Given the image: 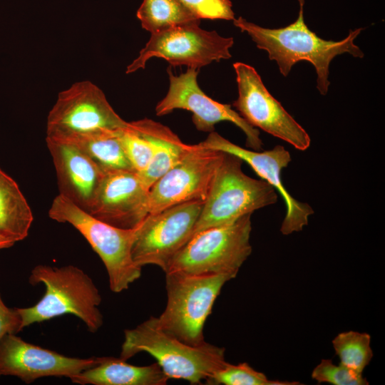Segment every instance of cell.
Masks as SVG:
<instances>
[{
	"label": "cell",
	"instance_id": "cell-28",
	"mask_svg": "<svg viewBox=\"0 0 385 385\" xmlns=\"http://www.w3.org/2000/svg\"><path fill=\"white\" fill-rule=\"evenodd\" d=\"M21 330V320L17 307H7L0 294V341L6 334H16Z\"/></svg>",
	"mask_w": 385,
	"mask_h": 385
},
{
	"label": "cell",
	"instance_id": "cell-3",
	"mask_svg": "<svg viewBox=\"0 0 385 385\" xmlns=\"http://www.w3.org/2000/svg\"><path fill=\"white\" fill-rule=\"evenodd\" d=\"M223 347L205 342L194 346L164 331L157 317H150L133 329L124 331L120 358L128 360L140 352L153 356L169 379L191 384L206 381L227 362Z\"/></svg>",
	"mask_w": 385,
	"mask_h": 385
},
{
	"label": "cell",
	"instance_id": "cell-18",
	"mask_svg": "<svg viewBox=\"0 0 385 385\" xmlns=\"http://www.w3.org/2000/svg\"><path fill=\"white\" fill-rule=\"evenodd\" d=\"M130 124L153 148V156L150 165L138 174L149 190L159 178L179 163L196 146L184 143L168 127L151 119L143 118Z\"/></svg>",
	"mask_w": 385,
	"mask_h": 385
},
{
	"label": "cell",
	"instance_id": "cell-15",
	"mask_svg": "<svg viewBox=\"0 0 385 385\" xmlns=\"http://www.w3.org/2000/svg\"><path fill=\"white\" fill-rule=\"evenodd\" d=\"M202 146L234 155L246 162L253 170L270 183L282 197L286 213L280 227L282 235L300 232L308 225L314 213L312 207L294 199L282 184L281 173L292 160L289 152L282 145L262 152L249 150L232 143L217 133L210 132L200 143Z\"/></svg>",
	"mask_w": 385,
	"mask_h": 385
},
{
	"label": "cell",
	"instance_id": "cell-7",
	"mask_svg": "<svg viewBox=\"0 0 385 385\" xmlns=\"http://www.w3.org/2000/svg\"><path fill=\"white\" fill-rule=\"evenodd\" d=\"M251 215L193 235L171 260L165 274H230L236 277L252 250Z\"/></svg>",
	"mask_w": 385,
	"mask_h": 385
},
{
	"label": "cell",
	"instance_id": "cell-19",
	"mask_svg": "<svg viewBox=\"0 0 385 385\" xmlns=\"http://www.w3.org/2000/svg\"><path fill=\"white\" fill-rule=\"evenodd\" d=\"M168 379L157 362L135 366L111 356H102L98 364L70 379L81 385H165Z\"/></svg>",
	"mask_w": 385,
	"mask_h": 385
},
{
	"label": "cell",
	"instance_id": "cell-21",
	"mask_svg": "<svg viewBox=\"0 0 385 385\" xmlns=\"http://www.w3.org/2000/svg\"><path fill=\"white\" fill-rule=\"evenodd\" d=\"M120 130L104 131L90 136L78 137L63 141L78 148L105 174L120 171L135 172L119 139Z\"/></svg>",
	"mask_w": 385,
	"mask_h": 385
},
{
	"label": "cell",
	"instance_id": "cell-9",
	"mask_svg": "<svg viewBox=\"0 0 385 385\" xmlns=\"http://www.w3.org/2000/svg\"><path fill=\"white\" fill-rule=\"evenodd\" d=\"M193 23L174 26L151 34L138 56L128 66L126 73L144 68L153 57L163 58L171 66H186L199 70L213 61L231 58L232 37H223Z\"/></svg>",
	"mask_w": 385,
	"mask_h": 385
},
{
	"label": "cell",
	"instance_id": "cell-29",
	"mask_svg": "<svg viewBox=\"0 0 385 385\" xmlns=\"http://www.w3.org/2000/svg\"><path fill=\"white\" fill-rule=\"evenodd\" d=\"M14 244H15L14 242L6 238V237H4L0 233V251L4 249L9 248L14 246Z\"/></svg>",
	"mask_w": 385,
	"mask_h": 385
},
{
	"label": "cell",
	"instance_id": "cell-17",
	"mask_svg": "<svg viewBox=\"0 0 385 385\" xmlns=\"http://www.w3.org/2000/svg\"><path fill=\"white\" fill-rule=\"evenodd\" d=\"M55 167L59 194L89 212L105 173L72 143L46 137Z\"/></svg>",
	"mask_w": 385,
	"mask_h": 385
},
{
	"label": "cell",
	"instance_id": "cell-22",
	"mask_svg": "<svg viewBox=\"0 0 385 385\" xmlns=\"http://www.w3.org/2000/svg\"><path fill=\"white\" fill-rule=\"evenodd\" d=\"M137 17L142 27L151 34L200 21L180 0H143Z\"/></svg>",
	"mask_w": 385,
	"mask_h": 385
},
{
	"label": "cell",
	"instance_id": "cell-25",
	"mask_svg": "<svg viewBox=\"0 0 385 385\" xmlns=\"http://www.w3.org/2000/svg\"><path fill=\"white\" fill-rule=\"evenodd\" d=\"M118 137L135 171L138 174L143 173L150 165L153 156L150 143L136 133L130 123L126 128L119 131Z\"/></svg>",
	"mask_w": 385,
	"mask_h": 385
},
{
	"label": "cell",
	"instance_id": "cell-27",
	"mask_svg": "<svg viewBox=\"0 0 385 385\" xmlns=\"http://www.w3.org/2000/svg\"><path fill=\"white\" fill-rule=\"evenodd\" d=\"M199 19L233 20L230 0H180Z\"/></svg>",
	"mask_w": 385,
	"mask_h": 385
},
{
	"label": "cell",
	"instance_id": "cell-23",
	"mask_svg": "<svg viewBox=\"0 0 385 385\" xmlns=\"http://www.w3.org/2000/svg\"><path fill=\"white\" fill-rule=\"evenodd\" d=\"M371 336L356 331L343 332L332 340L339 363L359 373H363L373 357Z\"/></svg>",
	"mask_w": 385,
	"mask_h": 385
},
{
	"label": "cell",
	"instance_id": "cell-14",
	"mask_svg": "<svg viewBox=\"0 0 385 385\" xmlns=\"http://www.w3.org/2000/svg\"><path fill=\"white\" fill-rule=\"evenodd\" d=\"M101 357H70L29 343L14 334L0 341V377L15 376L26 384L43 377H71L89 369Z\"/></svg>",
	"mask_w": 385,
	"mask_h": 385
},
{
	"label": "cell",
	"instance_id": "cell-5",
	"mask_svg": "<svg viewBox=\"0 0 385 385\" xmlns=\"http://www.w3.org/2000/svg\"><path fill=\"white\" fill-rule=\"evenodd\" d=\"M230 274L165 273L167 304L157 317L159 326L181 341L194 346L205 342L203 329Z\"/></svg>",
	"mask_w": 385,
	"mask_h": 385
},
{
	"label": "cell",
	"instance_id": "cell-2",
	"mask_svg": "<svg viewBox=\"0 0 385 385\" xmlns=\"http://www.w3.org/2000/svg\"><path fill=\"white\" fill-rule=\"evenodd\" d=\"M29 282L33 286L43 284L46 291L34 306L17 308L22 329L64 314L79 318L92 333L102 327L103 317L98 308L101 295L91 277L81 268L71 265H38L31 270Z\"/></svg>",
	"mask_w": 385,
	"mask_h": 385
},
{
	"label": "cell",
	"instance_id": "cell-24",
	"mask_svg": "<svg viewBox=\"0 0 385 385\" xmlns=\"http://www.w3.org/2000/svg\"><path fill=\"white\" fill-rule=\"evenodd\" d=\"M207 384L225 385H297V381L272 380L247 363L232 364L227 361L206 381Z\"/></svg>",
	"mask_w": 385,
	"mask_h": 385
},
{
	"label": "cell",
	"instance_id": "cell-26",
	"mask_svg": "<svg viewBox=\"0 0 385 385\" xmlns=\"http://www.w3.org/2000/svg\"><path fill=\"white\" fill-rule=\"evenodd\" d=\"M312 378L318 383L332 385H368L369 383L361 373L346 366L333 363L331 359H323L312 371Z\"/></svg>",
	"mask_w": 385,
	"mask_h": 385
},
{
	"label": "cell",
	"instance_id": "cell-6",
	"mask_svg": "<svg viewBox=\"0 0 385 385\" xmlns=\"http://www.w3.org/2000/svg\"><path fill=\"white\" fill-rule=\"evenodd\" d=\"M242 162L234 155L224 153L192 237L203 230L230 224L277 202L276 190L265 180L245 174Z\"/></svg>",
	"mask_w": 385,
	"mask_h": 385
},
{
	"label": "cell",
	"instance_id": "cell-12",
	"mask_svg": "<svg viewBox=\"0 0 385 385\" xmlns=\"http://www.w3.org/2000/svg\"><path fill=\"white\" fill-rule=\"evenodd\" d=\"M198 71L188 68L187 71L175 76L167 70L169 88L166 96L156 106L157 115H164L175 109H185L192 113V120L198 130L212 132L220 121H230L246 135V143L253 150H262L263 145L257 129L250 125L230 105L218 103L208 97L199 87Z\"/></svg>",
	"mask_w": 385,
	"mask_h": 385
},
{
	"label": "cell",
	"instance_id": "cell-16",
	"mask_svg": "<svg viewBox=\"0 0 385 385\" xmlns=\"http://www.w3.org/2000/svg\"><path fill=\"white\" fill-rule=\"evenodd\" d=\"M149 190L136 172L105 174L88 213L118 228H137L149 215Z\"/></svg>",
	"mask_w": 385,
	"mask_h": 385
},
{
	"label": "cell",
	"instance_id": "cell-13",
	"mask_svg": "<svg viewBox=\"0 0 385 385\" xmlns=\"http://www.w3.org/2000/svg\"><path fill=\"white\" fill-rule=\"evenodd\" d=\"M224 153L196 144L193 150L150 187L149 215L187 202H205Z\"/></svg>",
	"mask_w": 385,
	"mask_h": 385
},
{
	"label": "cell",
	"instance_id": "cell-8",
	"mask_svg": "<svg viewBox=\"0 0 385 385\" xmlns=\"http://www.w3.org/2000/svg\"><path fill=\"white\" fill-rule=\"evenodd\" d=\"M129 123L113 110L101 88L76 82L58 95L46 123V137L66 140L126 128Z\"/></svg>",
	"mask_w": 385,
	"mask_h": 385
},
{
	"label": "cell",
	"instance_id": "cell-11",
	"mask_svg": "<svg viewBox=\"0 0 385 385\" xmlns=\"http://www.w3.org/2000/svg\"><path fill=\"white\" fill-rule=\"evenodd\" d=\"M238 97L233 102L238 113L252 127L277 137L299 150H307L311 139L307 131L274 98L251 66L233 64Z\"/></svg>",
	"mask_w": 385,
	"mask_h": 385
},
{
	"label": "cell",
	"instance_id": "cell-10",
	"mask_svg": "<svg viewBox=\"0 0 385 385\" xmlns=\"http://www.w3.org/2000/svg\"><path fill=\"white\" fill-rule=\"evenodd\" d=\"M204 202L190 201L148 215L138 227L132 257L140 267L158 266L165 272L175 255L192 237Z\"/></svg>",
	"mask_w": 385,
	"mask_h": 385
},
{
	"label": "cell",
	"instance_id": "cell-1",
	"mask_svg": "<svg viewBox=\"0 0 385 385\" xmlns=\"http://www.w3.org/2000/svg\"><path fill=\"white\" fill-rule=\"evenodd\" d=\"M298 1V18L285 27L264 28L241 16L234 19L233 24L242 32H246L258 48L267 52L269 58L276 61L279 72L284 77L296 63L306 61L312 63L317 75V88L320 94L324 96L330 84L328 79L329 65L335 56L348 53L354 57H364L363 51L354 43V40L364 29L350 30L348 36L341 41L323 39L306 25L304 20V0Z\"/></svg>",
	"mask_w": 385,
	"mask_h": 385
},
{
	"label": "cell",
	"instance_id": "cell-4",
	"mask_svg": "<svg viewBox=\"0 0 385 385\" xmlns=\"http://www.w3.org/2000/svg\"><path fill=\"white\" fill-rule=\"evenodd\" d=\"M48 214L53 220L71 225L84 237L102 260L113 292L128 289L140 277L142 268L135 265L132 257L138 227L125 230L110 225L60 194L53 198Z\"/></svg>",
	"mask_w": 385,
	"mask_h": 385
},
{
	"label": "cell",
	"instance_id": "cell-20",
	"mask_svg": "<svg viewBox=\"0 0 385 385\" xmlns=\"http://www.w3.org/2000/svg\"><path fill=\"white\" fill-rule=\"evenodd\" d=\"M31 209L16 181L0 168V233L15 243L29 235Z\"/></svg>",
	"mask_w": 385,
	"mask_h": 385
}]
</instances>
